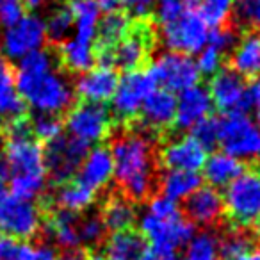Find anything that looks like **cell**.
I'll use <instances>...</instances> for the list:
<instances>
[{
  "label": "cell",
  "mask_w": 260,
  "mask_h": 260,
  "mask_svg": "<svg viewBox=\"0 0 260 260\" xmlns=\"http://www.w3.org/2000/svg\"><path fill=\"white\" fill-rule=\"evenodd\" d=\"M109 152L114 164V178L123 196L130 202H145L152 198L159 177L155 146L146 132H119L112 138Z\"/></svg>",
  "instance_id": "obj_1"
},
{
  "label": "cell",
  "mask_w": 260,
  "mask_h": 260,
  "mask_svg": "<svg viewBox=\"0 0 260 260\" xmlns=\"http://www.w3.org/2000/svg\"><path fill=\"white\" fill-rule=\"evenodd\" d=\"M4 155L9 164L11 194L23 200H36L47 189L43 146L34 138H15L4 141Z\"/></svg>",
  "instance_id": "obj_2"
},
{
  "label": "cell",
  "mask_w": 260,
  "mask_h": 260,
  "mask_svg": "<svg viewBox=\"0 0 260 260\" xmlns=\"http://www.w3.org/2000/svg\"><path fill=\"white\" fill-rule=\"evenodd\" d=\"M139 230L145 241H148L153 248L171 251L185 248L196 234L194 224L184 217L177 203L164 196H153L148 200V207L139 219Z\"/></svg>",
  "instance_id": "obj_3"
},
{
  "label": "cell",
  "mask_w": 260,
  "mask_h": 260,
  "mask_svg": "<svg viewBox=\"0 0 260 260\" xmlns=\"http://www.w3.org/2000/svg\"><path fill=\"white\" fill-rule=\"evenodd\" d=\"M16 91L36 112L43 114H62L72 107L75 91L64 73L55 66L40 72H20L16 73Z\"/></svg>",
  "instance_id": "obj_4"
},
{
  "label": "cell",
  "mask_w": 260,
  "mask_h": 260,
  "mask_svg": "<svg viewBox=\"0 0 260 260\" xmlns=\"http://www.w3.org/2000/svg\"><path fill=\"white\" fill-rule=\"evenodd\" d=\"M160 40L170 52L198 54L209 40V27L198 11V0H184V8L178 15L159 23Z\"/></svg>",
  "instance_id": "obj_5"
},
{
  "label": "cell",
  "mask_w": 260,
  "mask_h": 260,
  "mask_svg": "<svg viewBox=\"0 0 260 260\" xmlns=\"http://www.w3.org/2000/svg\"><path fill=\"white\" fill-rule=\"evenodd\" d=\"M224 210L241 228L260 226V177L256 171H242L224 187Z\"/></svg>",
  "instance_id": "obj_6"
},
{
  "label": "cell",
  "mask_w": 260,
  "mask_h": 260,
  "mask_svg": "<svg viewBox=\"0 0 260 260\" xmlns=\"http://www.w3.org/2000/svg\"><path fill=\"white\" fill-rule=\"evenodd\" d=\"M43 214L32 200H23L8 191L0 194V235L32 239L41 232Z\"/></svg>",
  "instance_id": "obj_7"
},
{
  "label": "cell",
  "mask_w": 260,
  "mask_h": 260,
  "mask_svg": "<svg viewBox=\"0 0 260 260\" xmlns=\"http://www.w3.org/2000/svg\"><path fill=\"white\" fill-rule=\"evenodd\" d=\"M219 145L241 162L260 160V126L246 114H226L219 119Z\"/></svg>",
  "instance_id": "obj_8"
},
{
  "label": "cell",
  "mask_w": 260,
  "mask_h": 260,
  "mask_svg": "<svg viewBox=\"0 0 260 260\" xmlns=\"http://www.w3.org/2000/svg\"><path fill=\"white\" fill-rule=\"evenodd\" d=\"M87 152L89 146L70 136H59L57 139L47 143L43 148L47 180L57 185L70 182L77 175Z\"/></svg>",
  "instance_id": "obj_9"
},
{
  "label": "cell",
  "mask_w": 260,
  "mask_h": 260,
  "mask_svg": "<svg viewBox=\"0 0 260 260\" xmlns=\"http://www.w3.org/2000/svg\"><path fill=\"white\" fill-rule=\"evenodd\" d=\"M153 89H157V80L150 70L139 68L125 72V75L118 79V86L111 98L112 114L119 121L134 119L141 111L143 102Z\"/></svg>",
  "instance_id": "obj_10"
},
{
  "label": "cell",
  "mask_w": 260,
  "mask_h": 260,
  "mask_svg": "<svg viewBox=\"0 0 260 260\" xmlns=\"http://www.w3.org/2000/svg\"><path fill=\"white\" fill-rule=\"evenodd\" d=\"M66 130L68 136L77 141L91 145L100 143L111 130V112L102 104L82 102L70 109L66 114Z\"/></svg>",
  "instance_id": "obj_11"
},
{
  "label": "cell",
  "mask_w": 260,
  "mask_h": 260,
  "mask_svg": "<svg viewBox=\"0 0 260 260\" xmlns=\"http://www.w3.org/2000/svg\"><path fill=\"white\" fill-rule=\"evenodd\" d=\"M153 34L148 25H132L125 38L109 52L107 55L98 57V64L119 68L123 72H134L143 66L146 57L150 55Z\"/></svg>",
  "instance_id": "obj_12"
},
{
  "label": "cell",
  "mask_w": 260,
  "mask_h": 260,
  "mask_svg": "<svg viewBox=\"0 0 260 260\" xmlns=\"http://www.w3.org/2000/svg\"><path fill=\"white\" fill-rule=\"evenodd\" d=\"M150 72L157 80V86L170 93H182L200 82V70L196 61L187 54L164 52L155 59Z\"/></svg>",
  "instance_id": "obj_13"
},
{
  "label": "cell",
  "mask_w": 260,
  "mask_h": 260,
  "mask_svg": "<svg viewBox=\"0 0 260 260\" xmlns=\"http://www.w3.org/2000/svg\"><path fill=\"white\" fill-rule=\"evenodd\" d=\"M209 93L212 104L224 114H248L249 109H253L248 84L244 77L235 73L234 70L221 68L217 73H214Z\"/></svg>",
  "instance_id": "obj_14"
},
{
  "label": "cell",
  "mask_w": 260,
  "mask_h": 260,
  "mask_svg": "<svg viewBox=\"0 0 260 260\" xmlns=\"http://www.w3.org/2000/svg\"><path fill=\"white\" fill-rule=\"evenodd\" d=\"M47 41L45 22L40 16L25 15L15 25L8 27L2 38V52L8 59H23L25 55L41 50Z\"/></svg>",
  "instance_id": "obj_15"
},
{
  "label": "cell",
  "mask_w": 260,
  "mask_h": 260,
  "mask_svg": "<svg viewBox=\"0 0 260 260\" xmlns=\"http://www.w3.org/2000/svg\"><path fill=\"white\" fill-rule=\"evenodd\" d=\"M118 73L111 66H93L77 79L73 91L87 104H102L112 98L118 86Z\"/></svg>",
  "instance_id": "obj_16"
},
{
  "label": "cell",
  "mask_w": 260,
  "mask_h": 260,
  "mask_svg": "<svg viewBox=\"0 0 260 260\" xmlns=\"http://www.w3.org/2000/svg\"><path fill=\"white\" fill-rule=\"evenodd\" d=\"M184 203L187 219L192 224H200L205 228L219 223L224 212L223 194L210 185H202L200 189H196Z\"/></svg>",
  "instance_id": "obj_17"
},
{
  "label": "cell",
  "mask_w": 260,
  "mask_h": 260,
  "mask_svg": "<svg viewBox=\"0 0 260 260\" xmlns=\"http://www.w3.org/2000/svg\"><path fill=\"white\" fill-rule=\"evenodd\" d=\"M207 160V152L191 138H178L166 143L160 150V162L166 170L192 171L198 173Z\"/></svg>",
  "instance_id": "obj_18"
},
{
  "label": "cell",
  "mask_w": 260,
  "mask_h": 260,
  "mask_svg": "<svg viewBox=\"0 0 260 260\" xmlns=\"http://www.w3.org/2000/svg\"><path fill=\"white\" fill-rule=\"evenodd\" d=\"M212 98L207 87L196 86L178 93L177 98V114H175V125L180 130H191L196 123L209 118L212 112Z\"/></svg>",
  "instance_id": "obj_19"
},
{
  "label": "cell",
  "mask_w": 260,
  "mask_h": 260,
  "mask_svg": "<svg viewBox=\"0 0 260 260\" xmlns=\"http://www.w3.org/2000/svg\"><path fill=\"white\" fill-rule=\"evenodd\" d=\"M139 114H141V125L148 128V132L166 130L175 123L177 96L162 87H157L143 102Z\"/></svg>",
  "instance_id": "obj_20"
},
{
  "label": "cell",
  "mask_w": 260,
  "mask_h": 260,
  "mask_svg": "<svg viewBox=\"0 0 260 260\" xmlns=\"http://www.w3.org/2000/svg\"><path fill=\"white\" fill-rule=\"evenodd\" d=\"M112 177H114V164H112L109 148H104V146L89 148L77 171V182L96 192L107 187Z\"/></svg>",
  "instance_id": "obj_21"
},
{
  "label": "cell",
  "mask_w": 260,
  "mask_h": 260,
  "mask_svg": "<svg viewBox=\"0 0 260 260\" xmlns=\"http://www.w3.org/2000/svg\"><path fill=\"white\" fill-rule=\"evenodd\" d=\"M79 219L80 216L75 212H66L57 209L47 217L43 228V234L54 246L61 248L62 251H72L80 248L79 237Z\"/></svg>",
  "instance_id": "obj_22"
},
{
  "label": "cell",
  "mask_w": 260,
  "mask_h": 260,
  "mask_svg": "<svg viewBox=\"0 0 260 260\" xmlns=\"http://www.w3.org/2000/svg\"><path fill=\"white\" fill-rule=\"evenodd\" d=\"M146 249V241L136 230L112 232L102 244L104 260H139Z\"/></svg>",
  "instance_id": "obj_23"
},
{
  "label": "cell",
  "mask_w": 260,
  "mask_h": 260,
  "mask_svg": "<svg viewBox=\"0 0 260 260\" xmlns=\"http://www.w3.org/2000/svg\"><path fill=\"white\" fill-rule=\"evenodd\" d=\"M130 29H132V22H130V16L126 13L112 11L107 13L104 18H100L96 30V45H94L96 59L102 55H107L128 34Z\"/></svg>",
  "instance_id": "obj_24"
},
{
  "label": "cell",
  "mask_w": 260,
  "mask_h": 260,
  "mask_svg": "<svg viewBox=\"0 0 260 260\" xmlns=\"http://www.w3.org/2000/svg\"><path fill=\"white\" fill-rule=\"evenodd\" d=\"M160 187V196L170 202H185L196 189L202 187V177L192 171L166 170L157 180Z\"/></svg>",
  "instance_id": "obj_25"
},
{
  "label": "cell",
  "mask_w": 260,
  "mask_h": 260,
  "mask_svg": "<svg viewBox=\"0 0 260 260\" xmlns=\"http://www.w3.org/2000/svg\"><path fill=\"white\" fill-rule=\"evenodd\" d=\"M232 70L241 77L260 75V32H249L232 50Z\"/></svg>",
  "instance_id": "obj_26"
},
{
  "label": "cell",
  "mask_w": 260,
  "mask_h": 260,
  "mask_svg": "<svg viewBox=\"0 0 260 260\" xmlns=\"http://www.w3.org/2000/svg\"><path fill=\"white\" fill-rule=\"evenodd\" d=\"M68 11L73 18V30L75 38L94 43L96 40L98 23H100V8L94 0H70Z\"/></svg>",
  "instance_id": "obj_27"
},
{
  "label": "cell",
  "mask_w": 260,
  "mask_h": 260,
  "mask_svg": "<svg viewBox=\"0 0 260 260\" xmlns=\"http://www.w3.org/2000/svg\"><path fill=\"white\" fill-rule=\"evenodd\" d=\"M25 102L16 91V75L9 61L0 55V114L4 118H16L25 114Z\"/></svg>",
  "instance_id": "obj_28"
},
{
  "label": "cell",
  "mask_w": 260,
  "mask_h": 260,
  "mask_svg": "<svg viewBox=\"0 0 260 260\" xmlns=\"http://www.w3.org/2000/svg\"><path fill=\"white\" fill-rule=\"evenodd\" d=\"M205 178L210 187H226L244 171V164L224 152H214L203 164Z\"/></svg>",
  "instance_id": "obj_29"
},
{
  "label": "cell",
  "mask_w": 260,
  "mask_h": 260,
  "mask_svg": "<svg viewBox=\"0 0 260 260\" xmlns=\"http://www.w3.org/2000/svg\"><path fill=\"white\" fill-rule=\"evenodd\" d=\"M59 57L66 70L73 73H84L93 68L96 62V48H94V43L72 36L64 43H61Z\"/></svg>",
  "instance_id": "obj_30"
},
{
  "label": "cell",
  "mask_w": 260,
  "mask_h": 260,
  "mask_svg": "<svg viewBox=\"0 0 260 260\" xmlns=\"http://www.w3.org/2000/svg\"><path fill=\"white\" fill-rule=\"evenodd\" d=\"M102 221H104L107 232H121L130 230L136 223V209L126 196L112 194L107 198L104 209H102Z\"/></svg>",
  "instance_id": "obj_31"
},
{
  "label": "cell",
  "mask_w": 260,
  "mask_h": 260,
  "mask_svg": "<svg viewBox=\"0 0 260 260\" xmlns=\"http://www.w3.org/2000/svg\"><path fill=\"white\" fill-rule=\"evenodd\" d=\"M94 202V191L87 189L86 185L79 182H66L55 191L54 194V205L66 212L80 214L87 210Z\"/></svg>",
  "instance_id": "obj_32"
},
{
  "label": "cell",
  "mask_w": 260,
  "mask_h": 260,
  "mask_svg": "<svg viewBox=\"0 0 260 260\" xmlns=\"http://www.w3.org/2000/svg\"><path fill=\"white\" fill-rule=\"evenodd\" d=\"M182 260H219V239L214 232L203 230L185 244Z\"/></svg>",
  "instance_id": "obj_33"
},
{
  "label": "cell",
  "mask_w": 260,
  "mask_h": 260,
  "mask_svg": "<svg viewBox=\"0 0 260 260\" xmlns=\"http://www.w3.org/2000/svg\"><path fill=\"white\" fill-rule=\"evenodd\" d=\"M219 239V256L223 260H235L253 249V237L246 228H234Z\"/></svg>",
  "instance_id": "obj_34"
},
{
  "label": "cell",
  "mask_w": 260,
  "mask_h": 260,
  "mask_svg": "<svg viewBox=\"0 0 260 260\" xmlns=\"http://www.w3.org/2000/svg\"><path fill=\"white\" fill-rule=\"evenodd\" d=\"M235 0H198V11L210 29L223 27L234 15Z\"/></svg>",
  "instance_id": "obj_35"
},
{
  "label": "cell",
  "mask_w": 260,
  "mask_h": 260,
  "mask_svg": "<svg viewBox=\"0 0 260 260\" xmlns=\"http://www.w3.org/2000/svg\"><path fill=\"white\" fill-rule=\"evenodd\" d=\"M79 237L80 246L98 248L107 239V228L102 221L100 214H87L79 219Z\"/></svg>",
  "instance_id": "obj_36"
},
{
  "label": "cell",
  "mask_w": 260,
  "mask_h": 260,
  "mask_svg": "<svg viewBox=\"0 0 260 260\" xmlns=\"http://www.w3.org/2000/svg\"><path fill=\"white\" fill-rule=\"evenodd\" d=\"M73 30V18L68 8H59L45 22V34L52 43H64Z\"/></svg>",
  "instance_id": "obj_37"
},
{
  "label": "cell",
  "mask_w": 260,
  "mask_h": 260,
  "mask_svg": "<svg viewBox=\"0 0 260 260\" xmlns=\"http://www.w3.org/2000/svg\"><path fill=\"white\" fill-rule=\"evenodd\" d=\"M30 128H32L34 139L40 143H45V145L57 139L59 136H62V121L55 114L36 112L30 118Z\"/></svg>",
  "instance_id": "obj_38"
},
{
  "label": "cell",
  "mask_w": 260,
  "mask_h": 260,
  "mask_svg": "<svg viewBox=\"0 0 260 260\" xmlns=\"http://www.w3.org/2000/svg\"><path fill=\"white\" fill-rule=\"evenodd\" d=\"M189 132H191V138L194 139L205 152L214 150L219 145V118L209 116V118L196 123Z\"/></svg>",
  "instance_id": "obj_39"
},
{
  "label": "cell",
  "mask_w": 260,
  "mask_h": 260,
  "mask_svg": "<svg viewBox=\"0 0 260 260\" xmlns=\"http://www.w3.org/2000/svg\"><path fill=\"white\" fill-rule=\"evenodd\" d=\"M234 15L242 27L260 32V0H235Z\"/></svg>",
  "instance_id": "obj_40"
},
{
  "label": "cell",
  "mask_w": 260,
  "mask_h": 260,
  "mask_svg": "<svg viewBox=\"0 0 260 260\" xmlns=\"http://www.w3.org/2000/svg\"><path fill=\"white\" fill-rule=\"evenodd\" d=\"M221 62H223V54L214 47H210V45H205L198 52L196 66L200 70V75H214V73H217L221 70Z\"/></svg>",
  "instance_id": "obj_41"
},
{
  "label": "cell",
  "mask_w": 260,
  "mask_h": 260,
  "mask_svg": "<svg viewBox=\"0 0 260 260\" xmlns=\"http://www.w3.org/2000/svg\"><path fill=\"white\" fill-rule=\"evenodd\" d=\"M235 43H237V38H235V32L232 29H226V27H217V29L209 30V40H207V45H210V47H214L216 50H219L223 55H226L230 50H234Z\"/></svg>",
  "instance_id": "obj_42"
},
{
  "label": "cell",
  "mask_w": 260,
  "mask_h": 260,
  "mask_svg": "<svg viewBox=\"0 0 260 260\" xmlns=\"http://www.w3.org/2000/svg\"><path fill=\"white\" fill-rule=\"evenodd\" d=\"M25 16L23 0H0V23L6 27L15 25Z\"/></svg>",
  "instance_id": "obj_43"
},
{
  "label": "cell",
  "mask_w": 260,
  "mask_h": 260,
  "mask_svg": "<svg viewBox=\"0 0 260 260\" xmlns=\"http://www.w3.org/2000/svg\"><path fill=\"white\" fill-rule=\"evenodd\" d=\"M25 242H20L18 239L0 235V260H18L22 255Z\"/></svg>",
  "instance_id": "obj_44"
},
{
  "label": "cell",
  "mask_w": 260,
  "mask_h": 260,
  "mask_svg": "<svg viewBox=\"0 0 260 260\" xmlns=\"http://www.w3.org/2000/svg\"><path fill=\"white\" fill-rule=\"evenodd\" d=\"M18 260H59V256L55 253V249L47 244L36 246V248L30 244H25Z\"/></svg>",
  "instance_id": "obj_45"
},
{
  "label": "cell",
  "mask_w": 260,
  "mask_h": 260,
  "mask_svg": "<svg viewBox=\"0 0 260 260\" xmlns=\"http://www.w3.org/2000/svg\"><path fill=\"white\" fill-rule=\"evenodd\" d=\"M119 4L128 13H132L134 16L146 18V16L155 9L157 0H119Z\"/></svg>",
  "instance_id": "obj_46"
},
{
  "label": "cell",
  "mask_w": 260,
  "mask_h": 260,
  "mask_svg": "<svg viewBox=\"0 0 260 260\" xmlns=\"http://www.w3.org/2000/svg\"><path fill=\"white\" fill-rule=\"evenodd\" d=\"M139 260H178V256H177V251L150 246V248L145 249V253H143Z\"/></svg>",
  "instance_id": "obj_47"
},
{
  "label": "cell",
  "mask_w": 260,
  "mask_h": 260,
  "mask_svg": "<svg viewBox=\"0 0 260 260\" xmlns=\"http://www.w3.org/2000/svg\"><path fill=\"white\" fill-rule=\"evenodd\" d=\"M248 93H249V100H251V105L256 107L260 105V75L253 79V82L248 86Z\"/></svg>",
  "instance_id": "obj_48"
},
{
  "label": "cell",
  "mask_w": 260,
  "mask_h": 260,
  "mask_svg": "<svg viewBox=\"0 0 260 260\" xmlns=\"http://www.w3.org/2000/svg\"><path fill=\"white\" fill-rule=\"evenodd\" d=\"M96 6L105 13H112V11H119L121 4H119V0H94Z\"/></svg>",
  "instance_id": "obj_49"
},
{
  "label": "cell",
  "mask_w": 260,
  "mask_h": 260,
  "mask_svg": "<svg viewBox=\"0 0 260 260\" xmlns=\"http://www.w3.org/2000/svg\"><path fill=\"white\" fill-rule=\"evenodd\" d=\"M59 260H87L80 249H72V251H62Z\"/></svg>",
  "instance_id": "obj_50"
},
{
  "label": "cell",
  "mask_w": 260,
  "mask_h": 260,
  "mask_svg": "<svg viewBox=\"0 0 260 260\" xmlns=\"http://www.w3.org/2000/svg\"><path fill=\"white\" fill-rule=\"evenodd\" d=\"M235 260H260V251H255V249H251V251L244 253V255L237 256Z\"/></svg>",
  "instance_id": "obj_51"
},
{
  "label": "cell",
  "mask_w": 260,
  "mask_h": 260,
  "mask_svg": "<svg viewBox=\"0 0 260 260\" xmlns=\"http://www.w3.org/2000/svg\"><path fill=\"white\" fill-rule=\"evenodd\" d=\"M4 125H6V118L0 114V145L4 143Z\"/></svg>",
  "instance_id": "obj_52"
},
{
  "label": "cell",
  "mask_w": 260,
  "mask_h": 260,
  "mask_svg": "<svg viewBox=\"0 0 260 260\" xmlns=\"http://www.w3.org/2000/svg\"><path fill=\"white\" fill-rule=\"evenodd\" d=\"M45 0H23V4L29 6V8H38L40 4H43Z\"/></svg>",
  "instance_id": "obj_53"
},
{
  "label": "cell",
  "mask_w": 260,
  "mask_h": 260,
  "mask_svg": "<svg viewBox=\"0 0 260 260\" xmlns=\"http://www.w3.org/2000/svg\"><path fill=\"white\" fill-rule=\"evenodd\" d=\"M255 111H256V125H258L260 126V105H256V107H255Z\"/></svg>",
  "instance_id": "obj_54"
},
{
  "label": "cell",
  "mask_w": 260,
  "mask_h": 260,
  "mask_svg": "<svg viewBox=\"0 0 260 260\" xmlns=\"http://www.w3.org/2000/svg\"><path fill=\"white\" fill-rule=\"evenodd\" d=\"M87 260H104V258H98V256H93V258H87Z\"/></svg>",
  "instance_id": "obj_55"
},
{
  "label": "cell",
  "mask_w": 260,
  "mask_h": 260,
  "mask_svg": "<svg viewBox=\"0 0 260 260\" xmlns=\"http://www.w3.org/2000/svg\"><path fill=\"white\" fill-rule=\"evenodd\" d=\"M256 175H258V177H260V168H258V171H256Z\"/></svg>",
  "instance_id": "obj_56"
}]
</instances>
